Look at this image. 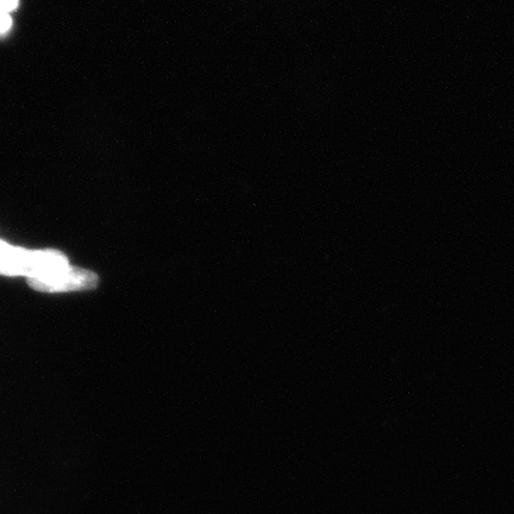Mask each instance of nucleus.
<instances>
[{"mask_svg":"<svg viewBox=\"0 0 514 514\" xmlns=\"http://www.w3.org/2000/svg\"><path fill=\"white\" fill-rule=\"evenodd\" d=\"M31 287L37 291L90 290L98 284L96 274L81 269L65 268L52 273L37 275L29 279Z\"/></svg>","mask_w":514,"mask_h":514,"instance_id":"2","label":"nucleus"},{"mask_svg":"<svg viewBox=\"0 0 514 514\" xmlns=\"http://www.w3.org/2000/svg\"><path fill=\"white\" fill-rule=\"evenodd\" d=\"M18 5H20V0H0V11L11 14L18 9Z\"/></svg>","mask_w":514,"mask_h":514,"instance_id":"4","label":"nucleus"},{"mask_svg":"<svg viewBox=\"0 0 514 514\" xmlns=\"http://www.w3.org/2000/svg\"><path fill=\"white\" fill-rule=\"evenodd\" d=\"M67 268L65 256L56 252L29 253L0 242V273L31 277Z\"/></svg>","mask_w":514,"mask_h":514,"instance_id":"1","label":"nucleus"},{"mask_svg":"<svg viewBox=\"0 0 514 514\" xmlns=\"http://www.w3.org/2000/svg\"><path fill=\"white\" fill-rule=\"evenodd\" d=\"M12 28V17L6 12L0 11V36H4L9 33Z\"/></svg>","mask_w":514,"mask_h":514,"instance_id":"3","label":"nucleus"}]
</instances>
